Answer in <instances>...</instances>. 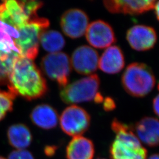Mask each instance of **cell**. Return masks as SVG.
I'll return each mask as SVG.
<instances>
[{"instance_id":"6da1fadb","label":"cell","mask_w":159,"mask_h":159,"mask_svg":"<svg viewBox=\"0 0 159 159\" xmlns=\"http://www.w3.org/2000/svg\"><path fill=\"white\" fill-rule=\"evenodd\" d=\"M8 88L30 100L43 96L47 90L46 80L33 61L20 55L9 75Z\"/></svg>"},{"instance_id":"7c38bea8","label":"cell","mask_w":159,"mask_h":159,"mask_svg":"<svg viewBox=\"0 0 159 159\" xmlns=\"http://www.w3.org/2000/svg\"><path fill=\"white\" fill-rule=\"evenodd\" d=\"M70 61L77 73L91 75L98 67L99 56L97 51L90 46H80L74 50Z\"/></svg>"},{"instance_id":"2e32d148","label":"cell","mask_w":159,"mask_h":159,"mask_svg":"<svg viewBox=\"0 0 159 159\" xmlns=\"http://www.w3.org/2000/svg\"><path fill=\"white\" fill-rule=\"evenodd\" d=\"M94 153L93 142L81 136L73 137L66 148L67 159H93Z\"/></svg>"},{"instance_id":"f546056e","label":"cell","mask_w":159,"mask_h":159,"mask_svg":"<svg viewBox=\"0 0 159 159\" xmlns=\"http://www.w3.org/2000/svg\"><path fill=\"white\" fill-rule=\"evenodd\" d=\"M0 159H6L4 157H1V156H0Z\"/></svg>"},{"instance_id":"484cf974","label":"cell","mask_w":159,"mask_h":159,"mask_svg":"<svg viewBox=\"0 0 159 159\" xmlns=\"http://www.w3.org/2000/svg\"><path fill=\"white\" fill-rule=\"evenodd\" d=\"M55 152H56L55 147L48 146V147H46L45 148V153L48 156H51L54 155Z\"/></svg>"},{"instance_id":"8fae6325","label":"cell","mask_w":159,"mask_h":159,"mask_svg":"<svg viewBox=\"0 0 159 159\" xmlns=\"http://www.w3.org/2000/svg\"><path fill=\"white\" fill-rule=\"evenodd\" d=\"M155 30L146 25H135L129 29L126 39L131 47L138 51H148L153 48L157 42Z\"/></svg>"},{"instance_id":"8992f818","label":"cell","mask_w":159,"mask_h":159,"mask_svg":"<svg viewBox=\"0 0 159 159\" xmlns=\"http://www.w3.org/2000/svg\"><path fill=\"white\" fill-rule=\"evenodd\" d=\"M41 67L46 75L61 87L68 84L71 64L66 53L57 52L47 54L42 60Z\"/></svg>"},{"instance_id":"d4e9b609","label":"cell","mask_w":159,"mask_h":159,"mask_svg":"<svg viewBox=\"0 0 159 159\" xmlns=\"http://www.w3.org/2000/svg\"><path fill=\"white\" fill-rule=\"evenodd\" d=\"M154 112L159 117V94L154 97L153 101Z\"/></svg>"},{"instance_id":"9c48e42d","label":"cell","mask_w":159,"mask_h":159,"mask_svg":"<svg viewBox=\"0 0 159 159\" xmlns=\"http://www.w3.org/2000/svg\"><path fill=\"white\" fill-rule=\"evenodd\" d=\"M85 37L91 46L100 49L108 48L116 42L112 27L102 20L94 21L89 25Z\"/></svg>"},{"instance_id":"52a82bcc","label":"cell","mask_w":159,"mask_h":159,"mask_svg":"<svg viewBox=\"0 0 159 159\" xmlns=\"http://www.w3.org/2000/svg\"><path fill=\"white\" fill-rule=\"evenodd\" d=\"M91 123L90 114L76 105L66 108L60 117L62 130L70 136H80L89 130Z\"/></svg>"},{"instance_id":"ffe728a7","label":"cell","mask_w":159,"mask_h":159,"mask_svg":"<svg viewBox=\"0 0 159 159\" xmlns=\"http://www.w3.org/2000/svg\"><path fill=\"white\" fill-rule=\"evenodd\" d=\"M20 54L0 50V84H8V77Z\"/></svg>"},{"instance_id":"e0dca14e","label":"cell","mask_w":159,"mask_h":159,"mask_svg":"<svg viewBox=\"0 0 159 159\" xmlns=\"http://www.w3.org/2000/svg\"><path fill=\"white\" fill-rule=\"evenodd\" d=\"M30 118L35 125L46 130L55 128L58 122L56 110L46 104L36 106L31 111Z\"/></svg>"},{"instance_id":"44dd1931","label":"cell","mask_w":159,"mask_h":159,"mask_svg":"<svg viewBox=\"0 0 159 159\" xmlns=\"http://www.w3.org/2000/svg\"><path fill=\"white\" fill-rule=\"evenodd\" d=\"M19 34L16 29L0 21V50L19 53L14 43V39L18 37Z\"/></svg>"},{"instance_id":"ba28073f","label":"cell","mask_w":159,"mask_h":159,"mask_svg":"<svg viewBox=\"0 0 159 159\" xmlns=\"http://www.w3.org/2000/svg\"><path fill=\"white\" fill-rule=\"evenodd\" d=\"M23 1H4L0 2V21L17 29L32 20Z\"/></svg>"},{"instance_id":"7a4b0ae2","label":"cell","mask_w":159,"mask_h":159,"mask_svg":"<svg viewBox=\"0 0 159 159\" xmlns=\"http://www.w3.org/2000/svg\"><path fill=\"white\" fill-rule=\"evenodd\" d=\"M111 128L116 136L109 153L111 159H147L148 150L136 136L132 127L114 119Z\"/></svg>"},{"instance_id":"d6986e66","label":"cell","mask_w":159,"mask_h":159,"mask_svg":"<svg viewBox=\"0 0 159 159\" xmlns=\"http://www.w3.org/2000/svg\"><path fill=\"white\" fill-rule=\"evenodd\" d=\"M40 43L46 51L50 53L59 52L65 46L63 35L55 30H46L40 36Z\"/></svg>"},{"instance_id":"4316f807","label":"cell","mask_w":159,"mask_h":159,"mask_svg":"<svg viewBox=\"0 0 159 159\" xmlns=\"http://www.w3.org/2000/svg\"><path fill=\"white\" fill-rule=\"evenodd\" d=\"M93 100L97 104H100V103H102L103 102L104 98H103L102 95L101 94V93H100L98 92V93H97V94L96 95V96L94 97Z\"/></svg>"},{"instance_id":"83f0119b","label":"cell","mask_w":159,"mask_h":159,"mask_svg":"<svg viewBox=\"0 0 159 159\" xmlns=\"http://www.w3.org/2000/svg\"><path fill=\"white\" fill-rule=\"evenodd\" d=\"M154 10H155V14H156V16L157 17V19L159 21V1H156L154 5Z\"/></svg>"},{"instance_id":"30bf717a","label":"cell","mask_w":159,"mask_h":159,"mask_svg":"<svg viewBox=\"0 0 159 159\" xmlns=\"http://www.w3.org/2000/svg\"><path fill=\"white\" fill-rule=\"evenodd\" d=\"M63 33L71 39H78L85 34L89 25V18L85 12L80 9H70L61 18Z\"/></svg>"},{"instance_id":"1f68e13d","label":"cell","mask_w":159,"mask_h":159,"mask_svg":"<svg viewBox=\"0 0 159 159\" xmlns=\"http://www.w3.org/2000/svg\"><path fill=\"white\" fill-rule=\"evenodd\" d=\"M158 89H159V85H158Z\"/></svg>"},{"instance_id":"4dcf8cb0","label":"cell","mask_w":159,"mask_h":159,"mask_svg":"<svg viewBox=\"0 0 159 159\" xmlns=\"http://www.w3.org/2000/svg\"><path fill=\"white\" fill-rule=\"evenodd\" d=\"M104 159V158H98V159Z\"/></svg>"},{"instance_id":"9a60e30c","label":"cell","mask_w":159,"mask_h":159,"mask_svg":"<svg viewBox=\"0 0 159 159\" xmlns=\"http://www.w3.org/2000/svg\"><path fill=\"white\" fill-rule=\"evenodd\" d=\"M125 65V56L119 46H111L107 48L99 58L98 67L107 74L119 73L123 69Z\"/></svg>"},{"instance_id":"cb8c5ba5","label":"cell","mask_w":159,"mask_h":159,"mask_svg":"<svg viewBox=\"0 0 159 159\" xmlns=\"http://www.w3.org/2000/svg\"><path fill=\"white\" fill-rule=\"evenodd\" d=\"M102 106L103 108L106 111H111L114 110L116 107V102L110 97H107L103 100Z\"/></svg>"},{"instance_id":"277c9868","label":"cell","mask_w":159,"mask_h":159,"mask_svg":"<svg viewBox=\"0 0 159 159\" xmlns=\"http://www.w3.org/2000/svg\"><path fill=\"white\" fill-rule=\"evenodd\" d=\"M50 25L49 21L44 18H34L17 29L18 37L14 39L20 56L34 60L38 55L40 36Z\"/></svg>"},{"instance_id":"ac0fdd59","label":"cell","mask_w":159,"mask_h":159,"mask_svg":"<svg viewBox=\"0 0 159 159\" xmlns=\"http://www.w3.org/2000/svg\"><path fill=\"white\" fill-rule=\"evenodd\" d=\"M7 138L10 144L16 150H25L33 140L32 134L29 127L20 123L13 125L8 128Z\"/></svg>"},{"instance_id":"f1b7e54d","label":"cell","mask_w":159,"mask_h":159,"mask_svg":"<svg viewBox=\"0 0 159 159\" xmlns=\"http://www.w3.org/2000/svg\"><path fill=\"white\" fill-rule=\"evenodd\" d=\"M148 159H159V153H155L152 154Z\"/></svg>"},{"instance_id":"7402d4cb","label":"cell","mask_w":159,"mask_h":159,"mask_svg":"<svg viewBox=\"0 0 159 159\" xmlns=\"http://www.w3.org/2000/svg\"><path fill=\"white\" fill-rule=\"evenodd\" d=\"M16 95L11 91L0 90V121L4 118L7 113L12 109L13 100Z\"/></svg>"},{"instance_id":"4fadbf2b","label":"cell","mask_w":159,"mask_h":159,"mask_svg":"<svg viewBox=\"0 0 159 159\" xmlns=\"http://www.w3.org/2000/svg\"><path fill=\"white\" fill-rule=\"evenodd\" d=\"M156 2L154 0H111L104 1L103 4L107 10L113 14L139 15L153 9Z\"/></svg>"},{"instance_id":"603a6c76","label":"cell","mask_w":159,"mask_h":159,"mask_svg":"<svg viewBox=\"0 0 159 159\" xmlns=\"http://www.w3.org/2000/svg\"><path fill=\"white\" fill-rule=\"evenodd\" d=\"M8 159H34L31 152L27 150H16L8 155Z\"/></svg>"},{"instance_id":"5b68a950","label":"cell","mask_w":159,"mask_h":159,"mask_svg":"<svg viewBox=\"0 0 159 159\" xmlns=\"http://www.w3.org/2000/svg\"><path fill=\"white\" fill-rule=\"evenodd\" d=\"M100 85L98 75L89 76L76 80L62 88L60 97L67 104H76L94 100Z\"/></svg>"},{"instance_id":"3957f363","label":"cell","mask_w":159,"mask_h":159,"mask_svg":"<svg viewBox=\"0 0 159 159\" xmlns=\"http://www.w3.org/2000/svg\"><path fill=\"white\" fill-rule=\"evenodd\" d=\"M121 84L129 94L143 97L153 90L156 84V77L148 65L133 63L125 68L121 77Z\"/></svg>"},{"instance_id":"5bb4252c","label":"cell","mask_w":159,"mask_h":159,"mask_svg":"<svg viewBox=\"0 0 159 159\" xmlns=\"http://www.w3.org/2000/svg\"><path fill=\"white\" fill-rule=\"evenodd\" d=\"M140 142L150 148L159 146V120L153 117H144L132 127Z\"/></svg>"}]
</instances>
